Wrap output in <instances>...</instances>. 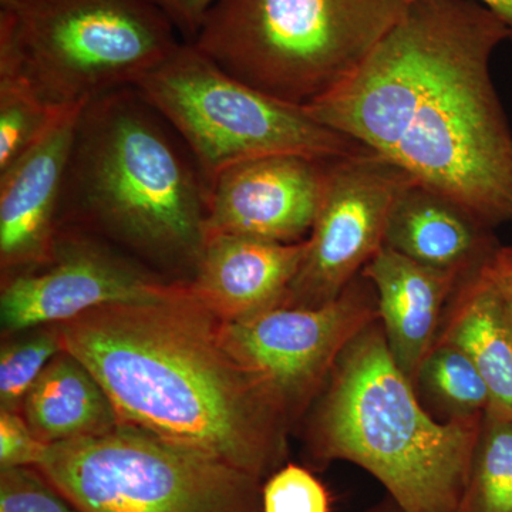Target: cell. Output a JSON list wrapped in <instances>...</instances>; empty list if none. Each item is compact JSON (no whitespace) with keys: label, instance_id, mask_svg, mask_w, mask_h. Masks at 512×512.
<instances>
[{"label":"cell","instance_id":"obj_1","mask_svg":"<svg viewBox=\"0 0 512 512\" xmlns=\"http://www.w3.org/2000/svg\"><path fill=\"white\" fill-rule=\"evenodd\" d=\"M510 30L477 0H412L363 66L305 110L495 228L512 222V130L491 76Z\"/></svg>","mask_w":512,"mask_h":512},{"label":"cell","instance_id":"obj_11","mask_svg":"<svg viewBox=\"0 0 512 512\" xmlns=\"http://www.w3.org/2000/svg\"><path fill=\"white\" fill-rule=\"evenodd\" d=\"M185 282H164L114 254L86 232L60 228L46 265L3 281L2 329L60 325L111 303L157 301Z\"/></svg>","mask_w":512,"mask_h":512},{"label":"cell","instance_id":"obj_20","mask_svg":"<svg viewBox=\"0 0 512 512\" xmlns=\"http://www.w3.org/2000/svg\"><path fill=\"white\" fill-rule=\"evenodd\" d=\"M417 382L453 414V419L481 416L490 406V393L473 360L443 340L436 342L424 359Z\"/></svg>","mask_w":512,"mask_h":512},{"label":"cell","instance_id":"obj_30","mask_svg":"<svg viewBox=\"0 0 512 512\" xmlns=\"http://www.w3.org/2000/svg\"><path fill=\"white\" fill-rule=\"evenodd\" d=\"M396 508H397V507H396ZM397 512H402V511H400V510H399V508H397Z\"/></svg>","mask_w":512,"mask_h":512},{"label":"cell","instance_id":"obj_25","mask_svg":"<svg viewBox=\"0 0 512 512\" xmlns=\"http://www.w3.org/2000/svg\"><path fill=\"white\" fill-rule=\"evenodd\" d=\"M47 444L30 429L25 417L15 410L0 412V470L36 467Z\"/></svg>","mask_w":512,"mask_h":512},{"label":"cell","instance_id":"obj_17","mask_svg":"<svg viewBox=\"0 0 512 512\" xmlns=\"http://www.w3.org/2000/svg\"><path fill=\"white\" fill-rule=\"evenodd\" d=\"M22 410L30 429L47 446L93 436L120 423L96 377L66 350L43 370Z\"/></svg>","mask_w":512,"mask_h":512},{"label":"cell","instance_id":"obj_15","mask_svg":"<svg viewBox=\"0 0 512 512\" xmlns=\"http://www.w3.org/2000/svg\"><path fill=\"white\" fill-rule=\"evenodd\" d=\"M377 296L379 318L394 362L416 384L436 345L441 311L463 276L413 261L383 245L362 271Z\"/></svg>","mask_w":512,"mask_h":512},{"label":"cell","instance_id":"obj_22","mask_svg":"<svg viewBox=\"0 0 512 512\" xmlns=\"http://www.w3.org/2000/svg\"><path fill=\"white\" fill-rule=\"evenodd\" d=\"M60 111L47 107L18 80L0 77V171L25 154Z\"/></svg>","mask_w":512,"mask_h":512},{"label":"cell","instance_id":"obj_23","mask_svg":"<svg viewBox=\"0 0 512 512\" xmlns=\"http://www.w3.org/2000/svg\"><path fill=\"white\" fill-rule=\"evenodd\" d=\"M264 512H330L325 485L296 464L279 468L262 487Z\"/></svg>","mask_w":512,"mask_h":512},{"label":"cell","instance_id":"obj_9","mask_svg":"<svg viewBox=\"0 0 512 512\" xmlns=\"http://www.w3.org/2000/svg\"><path fill=\"white\" fill-rule=\"evenodd\" d=\"M377 318L375 289L359 275L328 305H279L221 322L220 335L228 352L291 421L328 384L343 350Z\"/></svg>","mask_w":512,"mask_h":512},{"label":"cell","instance_id":"obj_2","mask_svg":"<svg viewBox=\"0 0 512 512\" xmlns=\"http://www.w3.org/2000/svg\"><path fill=\"white\" fill-rule=\"evenodd\" d=\"M220 323L185 282L167 298L111 303L59 326L121 423L262 480L284 461L289 421L225 348Z\"/></svg>","mask_w":512,"mask_h":512},{"label":"cell","instance_id":"obj_13","mask_svg":"<svg viewBox=\"0 0 512 512\" xmlns=\"http://www.w3.org/2000/svg\"><path fill=\"white\" fill-rule=\"evenodd\" d=\"M82 107L60 111L33 146L0 171V265L5 279L52 259L60 232L64 178Z\"/></svg>","mask_w":512,"mask_h":512},{"label":"cell","instance_id":"obj_14","mask_svg":"<svg viewBox=\"0 0 512 512\" xmlns=\"http://www.w3.org/2000/svg\"><path fill=\"white\" fill-rule=\"evenodd\" d=\"M306 251L308 238L282 244L210 235L188 288L195 301L221 322L247 319L281 305Z\"/></svg>","mask_w":512,"mask_h":512},{"label":"cell","instance_id":"obj_28","mask_svg":"<svg viewBox=\"0 0 512 512\" xmlns=\"http://www.w3.org/2000/svg\"><path fill=\"white\" fill-rule=\"evenodd\" d=\"M477 2L483 3L498 18L503 20L504 25L510 30L512 40V0H477Z\"/></svg>","mask_w":512,"mask_h":512},{"label":"cell","instance_id":"obj_7","mask_svg":"<svg viewBox=\"0 0 512 512\" xmlns=\"http://www.w3.org/2000/svg\"><path fill=\"white\" fill-rule=\"evenodd\" d=\"M138 92L188 148L210 187L225 168L271 154L352 156L367 148L225 72L181 42L137 84Z\"/></svg>","mask_w":512,"mask_h":512},{"label":"cell","instance_id":"obj_5","mask_svg":"<svg viewBox=\"0 0 512 512\" xmlns=\"http://www.w3.org/2000/svg\"><path fill=\"white\" fill-rule=\"evenodd\" d=\"M412 0H218L192 40L241 82L306 107L363 66Z\"/></svg>","mask_w":512,"mask_h":512},{"label":"cell","instance_id":"obj_29","mask_svg":"<svg viewBox=\"0 0 512 512\" xmlns=\"http://www.w3.org/2000/svg\"><path fill=\"white\" fill-rule=\"evenodd\" d=\"M503 293V292H501ZM504 298V309L505 316H507L508 326H510L512 333V295H507V293H503Z\"/></svg>","mask_w":512,"mask_h":512},{"label":"cell","instance_id":"obj_24","mask_svg":"<svg viewBox=\"0 0 512 512\" xmlns=\"http://www.w3.org/2000/svg\"><path fill=\"white\" fill-rule=\"evenodd\" d=\"M0 512H79L36 467L0 471Z\"/></svg>","mask_w":512,"mask_h":512},{"label":"cell","instance_id":"obj_26","mask_svg":"<svg viewBox=\"0 0 512 512\" xmlns=\"http://www.w3.org/2000/svg\"><path fill=\"white\" fill-rule=\"evenodd\" d=\"M167 16L171 25L183 37L192 42L200 32L204 19L218 0H151Z\"/></svg>","mask_w":512,"mask_h":512},{"label":"cell","instance_id":"obj_18","mask_svg":"<svg viewBox=\"0 0 512 512\" xmlns=\"http://www.w3.org/2000/svg\"><path fill=\"white\" fill-rule=\"evenodd\" d=\"M440 340L467 353L490 393L488 409L512 420V333L503 293L484 268L466 278Z\"/></svg>","mask_w":512,"mask_h":512},{"label":"cell","instance_id":"obj_6","mask_svg":"<svg viewBox=\"0 0 512 512\" xmlns=\"http://www.w3.org/2000/svg\"><path fill=\"white\" fill-rule=\"evenodd\" d=\"M181 42L151 0H0V77L55 111L136 87Z\"/></svg>","mask_w":512,"mask_h":512},{"label":"cell","instance_id":"obj_16","mask_svg":"<svg viewBox=\"0 0 512 512\" xmlns=\"http://www.w3.org/2000/svg\"><path fill=\"white\" fill-rule=\"evenodd\" d=\"M491 229L457 202L413 181L394 202L384 245L431 268L470 276L501 248Z\"/></svg>","mask_w":512,"mask_h":512},{"label":"cell","instance_id":"obj_10","mask_svg":"<svg viewBox=\"0 0 512 512\" xmlns=\"http://www.w3.org/2000/svg\"><path fill=\"white\" fill-rule=\"evenodd\" d=\"M413 181L370 150L333 160L308 251L281 305L336 301L383 247L394 202Z\"/></svg>","mask_w":512,"mask_h":512},{"label":"cell","instance_id":"obj_3","mask_svg":"<svg viewBox=\"0 0 512 512\" xmlns=\"http://www.w3.org/2000/svg\"><path fill=\"white\" fill-rule=\"evenodd\" d=\"M207 211L208 187L194 158L137 87L84 104L60 228L99 231L158 264L188 266L192 276Z\"/></svg>","mask_w":512,"mask_h":512},{"label":"cell","instance_id":"obj_21","mask_svg":"<svg viewBox=\"0 0 512 512\" xmlns=\"http://www.w3.org/2000/svg\"><path fill=\"white\" fill-rule=\"evenodd\" d=\"M25 338L5 343L0 350V403L18 412L46 366L63 352L59 325L30 329Z\"/></svg>","mask_w":512,"mask_h":512},{"label":"cell","instance_id":"obj_8","mask_svg":"<svg viewBox=\"0 0 512 512\" xmlns=\"http://www.w3.org/2000/svg\"><path fill=\"white\" fill-rule=\"evenodd\" d=\"M36 468L79 512H264L259 478L121 421Z\"/></svg>","mask_w":512,"mask_h":512},{"label":"cell","instance_id":"obj_27","mask_svg":"<svg viewBox=\"0 0 512 512\" xmlns=\"http://www.w3.org/2000/svg\"><path fill=\"white\" fill-rule=\"evenodd\" d=\"M484 272L501 292L512 295V247L498 249Z\"/></svg>","mask_w":512,"mask_h":512},{"label":"cell","instance_id":"obj_12","mask_svg":"<svg viewBox=\"0 0 512 512\" xmlns=\"http://www.w3.org/2000/svg\"><path fill=\"white\" fill-rule=\"evenodd\" d=\"M333 160L271 154L225 168L208 187L207 237L242 235L282 244L308 238Z\"/></svg>","mask_w":512,"mask_h":512},{"label":"cell","instance_id":"obj_19","mask_svg":"<svg viewBox=\"0 0 512 512\" xmlns=\"http://www.w3.org/2000/svg\"><path fill=\"white\" fill-rule=\"evenodd\" d=\"M460 512H512V420L487 409Z\"/></svg>","mask_w":512,"mask_h":512},{"label":"cell","instance_id":"obj_4","mask_svg":"<svg viewBox=\"0 0 512 512\" xmlns=\"http://www.w3.org/2000/svg\"><path fill=\"white\" fill-rule=\"evenodd\" d=\"M394 362L376 322L333 369L315 421L316 457L365 468L402 512H460L483 414L439 423Z\"/></svg>","mask_w":512,"mask_h":512}]
</instances>
